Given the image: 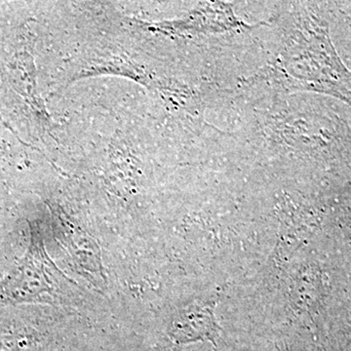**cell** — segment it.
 I'll return each mask as SVG.
<instances>
[{
  "label": "cell",
  "mask_w": 351,
  "mask_h": 351,
  "mask_svg": "<svg viewBox=\"0 0 351 351\" xmlns=\"http://www.w3.org/2000/svg\"><path fill=\"white\" fill-rule=\"evenodd\" d=\"M60 292L56 269L45 255L43 243L32 239L20 265L10 276L0 281V304L55 299L56 293Z\"/></svg>",
  "instance_id": "cell-1"
}]
</instances>
